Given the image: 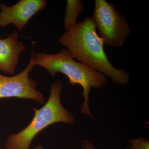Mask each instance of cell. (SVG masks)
<instances>
[{"label":"cell","instance_id":"cell-1","mask_svg":"<svg viewBox=\"0 0 149 149\" xmlns=\"http://www.w3.org/2000/svg\"><path fill=\"white\" fill-rule=\"evenodd\" d=\"M59 43L70 56L81 63L111 78L121 85L129 83L130 75L123 68L118 69L108 58L104 49V42L98 35L92 17H86L61 35Z\"/></svg>","mask_w":149,"mask_h":149},{"label":"cell","instance_id":"cell-2","mask_svg":"<svg viewBox=\"0 0 149 149\" xmlns=\"http://www.w3.org/2000/svg\"><path fill=\"white\" fill-rule=\"evenodd\" d=\"M31 57L35 66L45 68L55 77L60 72L66 75L70 85H79L83 88V104L80 112L92 118L90 107V93L92 88L100 89L108 83L106 76L80 62H77L65 49L54 54L32 52Z\"/></svg>","mask_w":149,"mask_h":149},{"label":"cell","instance_id":"cell-3","mask_svg":"<svg viewBox=\"0 0 149 149\" xmlns=\"http://www.w3.org/2000/svg\"><path fill=\"white\" fill-rule=\"evenodd\" d=\"M63 88L61 81L54 82L47 102L40 109L32 108L35 114L32 121L23 130L8 136L6 142V149H29L35 136L49 125L56 123L72 124L74 122V115L61 103Z\"/></svg>","mask_w":149,"mask_h":149},{"label":"cell","instance_id":"cell-4","mask_svg":"<svg viewBox=\"0 0 149 149\" xmlns=\"http://www.w3.org/2000/svg\"><path fill=\"white\" fill-rule=\"evenodd\" d=\"M92 19L104 42L111 47L123 45L131 29L115 5L106 0H95Z\"/></svg>","mask_w":149,"mask_h":149},{"label":"cell","instance_id":"cell-5","mask_svg":"<svg viewBox=\"0 0 149 149\" xmlns=\"http://www.w3.org/2000/svg\"><path fill=\"white\" fill-rule=\"evenodd\" d=\"M35 66L31 57L26 68L19 74L11 76L0 74V99H29L44 104L45 100L43 94L37 91V82L29 76Z\"/></svg>","mask_w":149,"mask_h":149},{"label":"cell","instance_id":"cell-6","mask_svg":"<svg viewBox=\"0 0 149 149\" xmlns=\"http://www.w3.org/2000/svg\"><path fill=\"white\" fill-rule=\"evenodd\" d=\"M47 3V0H20L10 6L1 4L0 27L13 24L21 30L32 17L45 8Z\"/></svg>","mask_w":149,"mask_h":149},{"label":"cell","instance_id":"cell-7","mask_svg":"<svg viewBox=\"0 0 149 149\" xmlns=\"http://www.w3.org/2000/svg\"><path fill=\"white\" fill-rule=\"evenodd\" d=\"M19 34L13 31L4 39L0 38V70L13 75L19 61V54L26 51L24 43L19 40Z\"/></svg>","mask_w":149,"mask_h":149},{"label":"cell","instance_id":"cell-8","mask_svg":"<svg viewBox=\"0 0 149 149\" xmlns=\"http://www.w3.org/2000/svg\"><path fill=\"white\" fill-rule=\"evenodd\" d=\"M63 20V27L66 32L77 24V17L84 10V6L80 0H68Z\"/></svg>","mask_w":149,"mask_h":149},{"label":"cell","instance_id":"cell-9","mask_svg":"<svg viewBox=\"0 0 149 149\" xmlns=\"http://www.w3.org/2000/svg\"><path fill=\"white\" fill-rule=\"evenodd\" d=\"M129 143L126 149H149V141L142 137L130 139Z\"/></svg>","mask_w":149,"mask_h":149},{"label":"cell","instance_id":"cell-10","mask_svg":"<svg viewBox=\"0 0 149 149\" xmlns=\"http://www.w3.org/2000/svg\"><path fill=\"white\" fill-rule=\"evenodd\" d=\"M80 149H98L94 146L92 142L88 140L81 141Z\"/></svg>","mask_w":149,"mask_h":149},{"label":"cell","instance_id":"cell-11","mask_svg":"<svg viewBox=\"0 0 149 149\" xmlns=\"http://www.w3.org/2000/svg\"><path fill=\"white\" fill-rule=\"evenodd\" d=\"M32 149H44V147L41 145H39L38 146H36Z\"/></svg>","mask_w":149,"mask_h":149},{"label":"cell","instance_id":"cell-12","mask_svg":"<svg viewBox=\"0 0 149 149\" xmlns=\"http://www.w3.org/2000/svg\"><path fill=\"white\" fill-rule=\"evenodd\" d=\"M1 35H0V38H1Z\"/></svg>","mask_w":149,"mask_h":149},{"label":"cell","instance_id":"cell-13","mask_svg":"<svg viewBox=\"0 0 149 149\" xmlns=\"http://www.w3.org/2000/svg\"><path fill=\"white\" fill-rule=\"evenodd\" d=\"M0 149H1V148H0Z\"/></svg>","mask_w":149,"mask_h":149}]
</instances>
